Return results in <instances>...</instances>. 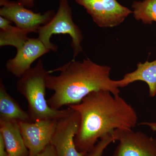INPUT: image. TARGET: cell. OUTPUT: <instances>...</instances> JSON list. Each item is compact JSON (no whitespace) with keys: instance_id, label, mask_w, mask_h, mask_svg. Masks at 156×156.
Instances as JSON below:
<instances>
[{"instance_id":"cell-8","label":"cell","mask_w":156,"mask_h":156,"mask_svg":"<svg viewBox=\"0 0 156 156\" xmlns=\"http://www.w3.org/2000/svg\"><path fill=\"white\" fill-rule=\"evenodd\" d=\"M80 124V115L73 109L58 120L50 143L57 156H84L87 153L79 151L75 142Z\"/></svg>"},{"instance_id":"cell-3","label":"cell","mask_w":156,"mask_h":156,"mask_svg":"<svg viewBox=\"0 0 156 156\" xmlns=\"http://www.w3.org/2000/svg\"><path fill=\"white\" fill-rule=\"evenodd\" d=\"M50 74L39 59L37 64L19 78L16 87L28 103V114L32 122L41 120H58L69 114L73 109L69 107L56 110L50 107L46 100V80Z\"/></svg>"},{"instance_id":"cell-12","label":"cell","mask_w":156,"mask_h":156,"mask_svg":"<svg viewBox=\"0 0 156 156\" xmlns=\"http://www.w3.org/2000/svg\"><path fill=\"white\" fill-rule=\"evenodd\" d=\"M0 134L2 136L9 156H28L29 151L24 143L17 121L0 120Z\"/></svg>"},{"instance_id":"cell-1","label":"cell","mask_w":156,"mask_h":156,"mask_svg":"<svg viewBox=\"0 0 156 156\" xmlns=\"http://www.w3.org/2000/svg\"><path fill=\"white\" fill-rule=\"evenodd\" d=\"M80 115L75 142L77 149L87 153L98 140L116 129L132 130L137 125L136 111L119 95L106 91L92 92L80 103L69 105Z\"/></svg>"},{"instance_id":"cell-7","label":"cell","mask_w":156,"mask_h":156,"mask_svg":"<svg viewBox=\"0 0 156 156\" xmlns=\"http://www.w3.org/2000/svg\"><path fill=\"white\" fill-rule=\"evenodd\" d=\"M112 135L119 143L111 156H156V138L142 131L116 129Z\"/></svg>"},{"instance_id":"cell-20","label":"cell","mask_w":156,"mask_h":156,"mask_svg":"<svg viewBox=\"0 0 156 156\" xmlns=\"http://www.w3.org/2000/svg\"><path fill=\"white\" fill-rule=\"evenodd\" d=\"M138 125L147 126L154 132H156V122H144L139 123Z\"/></svg>"},{"instance_id":"cell-5","label":"cell","mask_w":156,"mask_h":156,"mask_svg":"<svg viewBox=\"0 0 156 156\" xmlns=\"http://www.w3.org/2000/svg\"><path fill=\"white\" fill-rule=\"evenodd\" d=\"M83 6L95 24L101 28L115 27L122 24L133 11L117 0H75Z\"/></svg>"},{"instance_id":"cell-15","label":"cell","mask_w":156,"mask_h":156,"mask_svg":"<svg viewBox=\"0 0 156 156\" xmlns=\"http://www.w3.org/2000/svg\"><path fill=\"white\" fill-rule=\"evenodd\" d=\"M133 15L137 21L145 24L156 22V0H144L134 2L131 6Z\"/></svg>"},{"instance_id":"cell-14","label":"cell","mask_w":156,"mask_h":156,"mask_svg":"<svg viewBox=\"0 0 156 156\" xmlns=\"http://www.w3.org/2000/svg\"><path fill=\"white\" fill-rule=\"evenodd\" d=\"M5 17H0V46H12L18 50L28 38L29 34Z\"/></svg>"},{"instance_id":"cell-11","label":"cell","mask_w":156,"mask_h":156,"mask_svg":"<svg viewBox=\"0 0 156 156\" xmlns=\"http://www.w3.org/2000/svg\"><path fill=\"white\" fill-rule=\"evenodd\" d=\"M136 81H142L149 87V96L153 98L156 95V59L144 63L139 62L134 71L126 74L122 80H117L119 88H123Z\"/></svg>"},{"instance_id":"cell-2","label":"cell","mask_w":156,"mask_h":156,"mask_svg":"<svg viewBox=\"0 0 156 156\" xmlns=\"http://www.w3.org/2000/svg\"><path fill=\"white\" fill-rule=\"evenodd\" d=\"M108 66L95 63L88 58L82 61L73 58L66 64L49 70L58 72L57 76L49 74L46 80L47 89L53 94L48 100L50 107L60 110L64 106L77 104L92 92L106 91L119 95L117 80L110 78Z\"/></svg>"},{"instance_id":"cell-13","label":"cell","mask_w":156,"mask_h":156,"mask_svg":"<svg viewBox=\"0 0 156 156\" xmlns=\"http://www.w3.org/2000/svg\"><path fill=\"white\" fill-rule=\"evenodd\" d=\"M0 120L31 122L28 112L9 95L2 81H0Z\"/></svg>"},{"instance_id":"cell-6","label":"cell","mask_w":156,"mask_h":156,"mask_svg":"<svg viewBox=\"0 0 156 156\" xmlns=\"http://www.w3.org/2000/svg\"><path fill=\"white\" fill-rule=\"evenodd\" d=\"M0 15L14 23L20 28L28 33H38L39 29L48 23L55 15L54 11L49 10L42 14L35 13L26 9L17 2L0 0Z\"/></svg>"},{"instance_id":"cell-17","label":"cell","mask_w":156,"mask_h":156,"mask_svg":"<svg viewBox=\"0 0 156 156\" xmlns=\"http://www.w3.org/2000/svg\"><path fill=\"white\" fill-rule=\"evenodd\" d=\"M37 156H57L55 149L51 144L48 145Z\"/></svg>"},{"instance_id":"cell-18","label":"cell","mask_w":156,"mask_h":156,"mask_svg":"<svg viewBox=\"0 0 156 156\" xmlns=\"http://www.w3.org/2000/svg\"><path fill=\"white\" fill-rule=\"evenodd\" d=\"M0 156H9L6 150L2 136L0 134Z\"/></svg>"},{"instance_id":"cell-4","label":"cell","mask_w":156,"mask_h":156,"mask_svg":"<svg viewBox=\"0 0 156 156\" xmlns=\"http://www.w3.org/2000/svg\"><path fill=\"white\" fill-rule=\"evenodd\" d=\"M38 33V38L50 50L56 52L58 49L57 46L50 41L52 36L62 34L69 35L72 38L73 58L83 51L81 43L83 36L80 29L73 20L72 11L68 0H59L57 12L48 23L39 29Z\"/></svg>"},{"instance_id":"cell-9","label":"cell","mask_w":156,"mask_h":156,"mask_svg":"<svg viewBox=\"0 0 156 156\" xmlns=\"http://www.w3.org/2000/svg\"><path fill=\"white\" fill-rule=\"evenodd\" d=\"M58 120L19 122L23 138L29 151L28 156H37L51 143Z\"/></svg>"},{"instance_id":"cell-10","label":"cell","mask_w":156,"mask_h":156,"mask_svg":"<svg viewBox=\"0 0 156 156\" xmlns=\"http://www.w3.org/2000/svg\"><path fill=\"white\" fill-rule=\"evenodd\" d=\"M50 51L38 38H28L17 50L14 58L7 62L6 69L16 77L20 78L30 69L34 62Z\"/></svg>"},{"instance_id":"cell-16","label":"cell","mask_w":156,"mask_h":156,"mask_svg":"<svg viewBox=\"0 0 156 156\" xmlns=\"http://www.w3.org/2000/svg\"><path fill=\"white\" fill-rule=\"evenodd\" d=\"M115 141L112 134L107 135L99 140L95 146L87 152L84 156H102L105 149L112 143Z\"/></svg>"},{"instance_id":"cell-19","label":"cell","mask_w":156,"mask_h":156,"mask_svg":"<svg viewBox=\"0 0 156 156\" xmlns=\"http://www.w3.org/2000/svg\"><path fill=\"white\" fill-rule=\"evenodd\" d=\"M20 4L26 8H31L34 6V2L36 0H17Z\"/></svg>"}]
</instances>
